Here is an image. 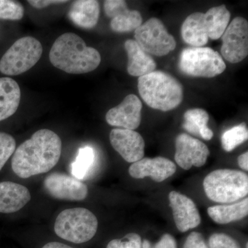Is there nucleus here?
I'll use <instances>...</instances> for the list:
<instances>
[{"instance_id": "nucleus-19", "label": "nucleus", "mask_w": 248, "mask_h": 248, "mask_svg": "<svg viewBox=\"0 0 248 248\" xmlns=\"http://www.w3.org/2000/svg\"><path fill=\"white\" fill-rule=\"evenodd\" d=\"M183 40L192 47H202L208 42V31L204 19L203 13H194L183 23Z\"/></svg>"}, {"instance_id": "nucleus-12", "label": "nucleus", "mask_w": 248, "mask_h": 248, "mask_svg": "<svg viewBox=\"0 0 248 248\" xmlns=\"http://www.w3.org/2000/svg\"><path fill=\"white\" fill-rule=\"evenodd\" d=\"M110 141L114 149L127 162H137L144 156V140L135 130L113 129L110 133Z\"/></svg>"}, {"instance_id": "nucleus-25", "label": "nucleus", "mask_w": 248, "mask_h": 248, "mask_svg": "<svg viewBox=\"0 0 248 248\" xmlns=\"http://www.w3.org/2000/svg\"><path fill=\"white\" fill-rule=\"evenodd\" d=\"M94 150L91 147L80 148L76 161L71 166V172L73 177L78 180L84 179L94 164Z\"/></svg>"}, {"instance_id": "nucleus-31", "label": "nucleus", "mask_w": 248, "mask_h": 248, "mask_svg": "<svg viewBox=\"0 0 248 248\" xmlns=\"http://www.w3.org/2000/svg\"><path fill=\"white\" fill-rule=\"evenodd\" d=\"M104 7L106 15L111 19L128 10L126 2L123 0H107L104 1Z\"/></svg>"}, {"instance_id": "nucleus-26", "label": "nucleus", "mask_w": 248, "mask_h": 248, "mask_svg": "<svg viewBox=\"0 0 248 248\" xmlns=\"http://www.w3.org/2000/svg\"><path fill=\"white\" fill-rule=\"evenodd\" d=\"M248 139V130L246 124H239L223 134L221 137L222 147L225 151L231 152L247 141Z\"/></svg>"}, {"instance_id": "nucleus-2", "label": "nucleus", "mask_w": 248, "mask_h": 248, "mask_svg": "<svg viewBox=\"0 0 248 248\" xmlns=\"http://www.w3.org/2000/svg\"><path fill=\"white\" fill-rule=\"evenodd\" d=\"M50 63L69 74H84L94 71L101 63L100 54L87 46L79 36L66 32L54 42L49 53Z\"/></svg>"}, {"instance_id": "nucleus-10", "label": "nucleus", "mask_w": 248, "mask_h": 248, "mask_svg": "<svg viewBox=\"0 0 248 248\" xmlns=\"http://www.w3.org/2000/svg\"><path fill=\"white\" fill-rule=\"evenodd\" d=\"M44 187L49 195L60 200L82 201L89 194L86 184L62 173L54 172L47 176Z\"/></svg>"}, {"instance_id": "nucleus-21", "label": "nucleus", "mask_w": 248, "mask_h": 248, "mask_svg": "<svg viewBox=\"0 0 248 248\" xmlns=\"http://www.w3.org/2000/svg\"><path fill=\"white\" fill-rule=\"evenodd\" d=\"M210 218L218 224H227L242 219L248 215V199L237 203L215 205L208 209Z\"/></svg>"}, {"instance_id": "nucleus-6", "label": "nucleus", "mask_w": 248, "mask_h": 248, "mask_svg": "<svg viewBox=\"0 0 248 248\" xmlns=\"http://www.w3.org/2000/svg\"><path fill=\"white\" fill-rule=\"evenodd\" d=\"M179 68L186 76L213 78L221 74L226 65L218 52L208 47H189L181 53Z\"/></svg>"}, {"instance_id": "nucleus-38", "label": "nucleus", "mask_w": 248, "mask_h": 248, "mask_svg": "<svg viewBox=\"0 0 248 248\" xmlns=\"http://www.w3.org/2000/svg\"><path fill=\"white\" fill-rule=\"evenodd\" d=\"M246 248H248V243L246 244Z\"/></svg>"}, {"instance_id": "nucleus-15", "label": "nucleus", "mask_w": 248, "mask_h": 248, "mask_svg": "<svg viewBox=\"0 0 248 248\" xmlns=\"http://www.w3.org/2000/svg\"><path fill=\"white\" fill-rule=\"evenodd\" d=\"M177 170L176 165L165 157L158 156L154 159L143 158L133 163L129 168L130 175L135 179L149 177L156 182H164Z\"/></svg>"}, {"instance_id": "nucleus-5", "label": "nucleus", "mask_w": 248, "mask_h": 248, "mask_svg": "<svg viewBox=\"0 0 248 248\" xmlns=\"http://www.w3.org/2000/svg\"><path fill=\"white\" fill-rule=\"evenodd\" d=\"M98 221L88 209L76 208L62 211L55 221V234L74 244H83L92 239L97 232Z\"/></svg>"}, {"instance_id": "nucleus-22", "label": "nucleus", "mask_w": 248, "mask_h": 248, "mask_svg": "<svg viewBox=\"0 0 248 248\" xmlns=\"http://www.w3.org/2000/svg\"><path fill=\"white\" fill-rule=\"evenodd\" d=\"M184 117L183 128L186 131L199 135L206 141L213 138V132L208 127L209 115L206 111L202 108L190 109L184 113Z\"/></svg>"}, {"instance_id": "nucleus-4", "label": "nucleus", "mask_w": 248, "mask_h": 248, "mask_svg": "<svg viewBox=\"0 0 248 248\" xmlns=\"http://www.w3.org/2000/svg\"><path fill=\"white\" fill-rule=\"evenodd\" d=\"M203 188L210 200L219 203H232L248 195V177L241 171L216 170L204 179Z\"/></svg>"}, {"instance_id": "nucleus-35", "label": "nucleus", "mask_w": 248, "mask_h": 248, "mask_svg": "<svg viewBox=\"0 0 248 248\" xmlns=\"http://www.w3.org/2000/svg\"><path fill=\"white\" fill-rule=\"evenodd\" d=\"M238 164L241 169L244 170H248V153L246 152L244 154L240 155L238 158Z\"/></svg>"}, {"instance_id": "nucleus-37", "label": "nucleus", "mask_w": 248, "mask_h": 248, "mask_svg": "<svg viewBox=\"0 0 248 248\" xmlns=\"http://www.w3.org/2000/svg\"><path fill=\"white\" fill-rule=\"evenodd\" d=\"M141 248H151V244L149 241L145 240L143 244H141Z\"/></svg>"}, {"instance_id": "nucleus-11", "label": "nucleus", "mask_w": 248, "mask_h": 248, "mask_svg": "<svg viewBox=\"0 0 248 248\" xmlns=\"http://www.w3.org/2000/svg\"><path fill=\"white\" fill-rule=\"evenodd\" d=\"M175 148L176 163L186 170L192 166H204L210 155L208 146L203 142L185 133L180 134L176 138Z\"/></svg>"}, {"instance_id": "nucleus-33", "label": "nucleus", "mask_w": 248, "mask_h": 248, "mask_svg": "<svg viewBox=\"0 0 248 248\" xmlns=\"http://www.w3.org/2000/svg\"><path fill=\"white\" fill-rule=\"evenodd\" d=\"M29 4L32 7L37 9H42L47 6L53 4H62L68 2V1H63V0H30L28 1Z\"/></svg>"}, {"instance_id": "nucleus-30", "label": "nucleus", "mask_w": 248, "mask_h": 248, "mask_svg": "<svg viewBox=\"0 0 248 248\" xmlns=\"http://www.w3.org/2000/svg\"><path fill=\"white\" fill-rule=\"evenodd\" d=\"M210 248H241L236 240L223 233H215L209 239Z\"/></svg>"}, {"instance_id": "nucleus-8", "label": "nucleus", "mask_w": 248, "mask_h": 248, "mask_svg": "<svg viewBox=\"0 0 248 248\" xmlns=\"http://www.w3.org/2000/svg\"><path fill=\"white\" fill-rule=\"evenodd\" d=\"M137 43L149 55L163 57L174 50L177 46L175 39L168 32L159 19L151 18L135 31Z\"/></svg>"}, {"instance_id": "nucleus-7", "label": "nucleus", "mask_w": 248, "mask_h": 248, "mask_svg": "<svg viewBox=\"0 0 248 248\" xmlns=\"http://www.w3.org/2000/svg\"><path fill=\"white\" fill-rule=\"evenodd\" d=\"M42 52L40 41L29 36L22 37L3 55L0 60V72L10 76L22 74L35 66Z\"/></svg>"}, {"instance_id": "nucleus-23", "label": "nucleus", "mask_w": 248, "mask_h": 248, "mask_svg": "<svg viewBox=\"0 0 248 248\" xmlns=\"http://www.w3.org/2000/svg\"><path fill=\"white\" fill-rule=\"evenodd\" d=\"M208 38L217 40L221 38L229 25L231 13L224 4L213 7L204 14Z\"/></svg>"}, {"instance_id": "nucleus-14", "label": "nucleus", "mask_w": 248, "mask_h": 248, "mask_svg": "<svg viewBox=\"0 0 248 248\" xmlns=\"http://www.w3.org/2000/svg\"><path fill=\"white\" fill-rule=\"evenodd\" d=\"M169 198L174 223L179 231L186 232L200 224V212L193 201L176 191L170 192Z\"/></svg>"}, {"instance_id": "nucleus-27", "label": "nucleus", "mask_w": 248, "mask_h": 248, "mask_svg": "<svg viewBox=\"0 0 248 248\" xmlns=\"http://www.w3.org/2000/svg\"><path fill=\"white\" fill-rule=\"evenodd\" d=\"M24 15V9L21 3L11 0H0V19L20 20Z\"/></svg>"}, {"instance_id": "nucleus-3", "label": "nucleus", "mask_w": 248, "mask_h": 248, "mask_svg": "<svg viewBox=\"0 0 248 248\" xmlns=\"http://www.w3.org/2000/svg\"><path fill=\"white\" fill-rule=\"evenodd\" d=\"M138 90L145 103L153 109L172 110L182 104L184 89L174 77L160 71L140 77Z\"/></svg>"}, {"instance_id": "nucleus-1", "label": "nucleus", "mask_w": 248, "mask_h": 248, "mask_svg": "<svg viewBox=\"0 0 248 248\" xmlns=\"http://www.w3.org/2000/svg\"><path fill=\"white\" fill-rule=\"evenodd\" d=\"M62 148L61 139L53 130H37L15 151L13 171L22 179L48 172L58 164Z\"/></svg>"}, {"instance_id": "nucleus-20", "label": "nucleus", "mask_w": 248, "mask_h": 248, "mask_svg": "<svg viewBox=\"0 0 248 248\" xmlns=\"http://www.w3.org/2000/svg\"><path fill=\"white\" fill-rule=\"evenodd\" d=\"M20 99V88L17 81L10 78H0V122L16 113Z\"/></svg>"}, {"instance_id": "nucleus-28", "label": "nucleus", "mask_w": 248, "mask_h": 248, "mask_svg": "<svg viewBox=\"0 0 248 248\" xmlns=\"http://www.w3.org/2000/svg\"><path fill=\"white\" fill-rule=\"evenodd\" d=\"M16 148L15 139L9 134L0 132V171L14 155Z\"/></svg>"}, {"instance_id": "nucleus-24", "label": "nucleus", "mask_w": 248, "mask_h": 248, "mask_svg": "<svg viewBox=\"0 0 248 248\" xmlns=\"http://www.w3.org/2000/svg\"><path fill=\"white\" fill-rule=\"evenodd\" d=\"M142 24L141 15L136 10H128L117 17L112 18L110 27L119 33L136 31Z\"/></svg>"}, {"instance_id": "nucleus-13", "label": "nucleus", "mask_w": 248, "mask_h": 248, "mask_svg": "<svg viewBox=\"0 0 248 248\" xmlns=\"http://www.w3.org/2000/svg\"><path fill=\"white\" fill-rule=\"evenodd\" d=\"M141 110L142 103L139 97L129 94L120 105L108 111L106 120L112 126L134 130L141 124Z\"/></svg>"}, {"instance_id": "nucleus-36", "label": "nucleus", "mask_w": 248, "mask_h": 248, "mask_svg": "<svg viewBox=\"0 0 248 248\" xmlns=\"http://www.w3.org/2000/svg\"><path fill=\"white\" fill-rule=\"evenodd\" d=\"M42 248H73L66 244L59 242H50L46 244Z\"/></svg>"}, {"instance_id": "nucleus-29", "label": "nucleus", "mask_w": 248, "mask_h": 248, "mask_svg": "<svg viewBox=\"0 0 248 248\" xmlns=\"http://www.w3.org/2000/svg\"><path fill=\"white\" fill-rule=\"evenodd\" d=\"M141 238L136 233H129L120 239H114L107 248H141Z\"/></svg>"}, {"instance_id": "nucleus-18", "label": "nucleus", "mask_w": 248, "mask_h": 248, "mask_svg": "<svg viewBox=\"0 0 248 248\" xmlns=\"http://www.w3.org/2000/svg\"><path fill=\"white\" fill-rule=\"evenodd\" d=\"M100 14V6L95 0H78L73 1L68 13L73 24L82 29H91L97 25Z\"/></svg>"}, {"instance_id": "nucleus-32", "label": "nucleus", "mask_w": 248, "mask_h": 248, "mask_svg": "<svg viewBox=\"0 0 248 248\" xmlns=\"http://www.w3.org/2000/svg\"><path fill=\"white\" fill-rule=\"evenodd\" d=\"M184 248H208V247L202 234L197 232H192L186 239Z\"/></svg>"}, {"instance_id": "nucleus-34", "label": "nucleus", "mask_w": 248, "mask_h": 248, "mask_svg": "<svg viewBox=\"0 0 248 248\" xmlns=\"http://www.w3.org/2000/svg\"><path fill=\"white\" fill-rule=\"evenodd\" d=\"M154 248H177V242L172 235L166 234L163 235Z\"/></svg>"}, {"instance_id": "nucleus-17", "label": "nucleus", "mask_w": 248, "mask_h": 248, "mask_svg": "<svg viewBox=\"0 0 248 248\" xmlns=\"http://www.w3.org/2000/svg\"><path fill=\"white\" fill-rule=\"evenodd\" d=\"M128 55V73L134 77H141L153 73L156 63L151 55L139 46L136 41L128 40L124 44Z\"/></svg>"}, {"instance_id": "nucleus-16", "label": "nucleus", "mask_w": 248, "mask_h": 248, "mask_svg": "<svg viewBox=\"0 0 248 248\" xmlns=\"http://www.w3.org/2000/svg\"><path fill=\"white\" fill-rule=\"evenodd\" d=\"M31 199L30 192L26 186L12 182H0V213H16Z\"/></svg>"}, {"instance_id": "nucleus-9", "label": "nucleus", "mask_w": 248, "mask_h": 248, "mask_svg": "<svg viewBox=\"0 0 248 248\" xmlns=\"http://www.w3.org/2000/svg\"><path fill=\"white\" fill-rule=\"evenodd\" d=\"M222 56L230 63L242 62L248 55V22L244 17L232 21L221 36Z\"/></svg>"}]
</instances>
